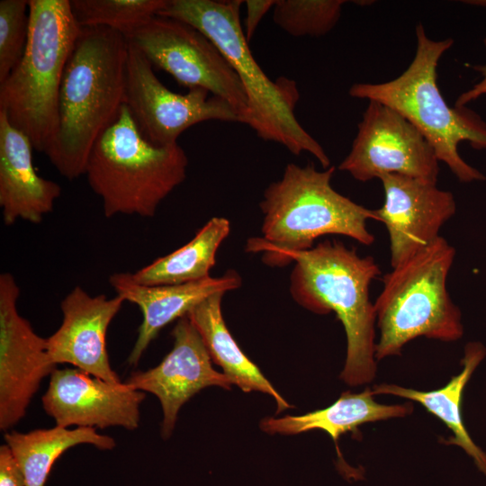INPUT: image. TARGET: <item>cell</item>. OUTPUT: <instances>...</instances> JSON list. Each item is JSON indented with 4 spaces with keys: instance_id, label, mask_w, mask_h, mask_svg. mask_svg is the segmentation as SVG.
Segmentation results:
<instances>
[{
    "instance_id": "cell-1",
    "label": "cell",
    "mask_w": 486,
    "mask_h": 486,
    "mask_svg": "<svg viewBox=\"0 0 486 486\" xmlns=\"http://www.w3.org/2000/svg\"><path fill=\"white\" fill-rule=\"evenodd\" d=\"M128 50L118 31L80 30L60 83L57 130L44 152L68 180L85 175L94 142L125 104Z\"/></svg>"
},
{
    "instance_id": "cell-2",
    "label": "cell",
    "mask_w": 486,
    "mask_h": 486,
    "mask_svg": "<svg viewBox=\"0 0 486 486\" xmlns=\"http://www.w3.org/2000/svg\"><path fill=\"white\" fill-rule=\"evenodd\" d=\"M294 262L290 293L316 314L335 312L346 336V356L341 379L349 385L372 382L376 374L374 303L369 296L381 270L371 256H361L339 240H324L309 250L291 253Z\"/></svg>"
},
{
    "instance_id": "cell-3",
    "label": "cell",
    "mask_w": 486,
    "mask_h": 486,
    "mask_svg": "<svg viewBox=\"0 0 486 486\" xmlns=\"http://www.w3.org/2000/svg\"><path fill=\"white\" fill-rule=\"evenodd\" d=\"M335 166L317 170L312 164L288 163L282 177L265 189L259 207L261 237L250 238L246 251L262 253L265 265L283 267L291 253L309 250L325 235H343L369 246L374 236L369 210L340 194L331 185Z\"/></svg>"
},
{
    "instance_id": "cell-4",
    "label": "cell",
    "mask_w": 486,
    "mask_h": 486,
    "mask_svg": "<svg viewBox=\"0 0 486 486\" xmlns=\"http://www.w3.org/2000/svg\"><path fill=\"white\" fill-rule=\"evenodd\" d=\"M241 0H166L158 14L186 22L205 34L237 73L248 97V126L257 137L285 147L295 156L311 154L324 169L330 160L321 145L300 124L294 113L300 93L294 80H271L255 60L242 29Z\"/></svg>"
},
{
    "instance_id": "cell-5",
    "label": "cell",
    "mask_w": 486,
    "mask_h": 486,
    "mask_svg": "<svg viewBox=\"0 0 486 486\" xmlns=\"http://www.w3.org/2000/svg\"><path fill=\"white\" fill-rule=\"evenodd\" d=\"M416 38L415 56L400 76L385 83L354 84L349 94L381 103L402 115L460 182L485 180L484 175L461 158L458 145L467 141L474 148H486V122L465 107H450L436 83L438 61L454 40H432L421 23L416 26Z\"/></svg>"
},
{
    "instance_id": "cell-6",
    "label": "cell",
    "mask_w": 486,
    "mask_h": 486,
    "mask_svg": "<svg viewBox=\"0 0 486 486\" xmlns=\"http://www.w3.org/2000/svg\"><path fill=\"white\" fill-rule=\"evenodd\" d=\"M187 166V156L178 143L158 146L148 141L124 104L94 142L85 175L102 200L105 217L150 218L184 181Z\"/></svg>"
},
{
    "instance_id": "cell-7",
    "label": "cell",
    "mask_w": 486,
    "mask_h": 486,
    "mask_svg": "<svg viewBox=\"0 0 486 486\" xmlns=\"http://www.w3.org/2000/svg\"><path fill=\"white\" fill-rule=\"evenodd\" d=\"M81 27L70 0H29V36L24 53L0 83V111L45 152L58 125L63 72Z\"/></svg>"
},
{
    "instance_id": "cell-8",
    "label": "cell",
    "mask_w": 486,
    "mask_h": 486,
    "mask_svg": "<svg viewBox=\"0 0 486 486\" xmlns=\"http://www.w3.org/2000/svg\"><path fill=\"white\" fill-rule=\"evenodd\" d=\"M455 249L439 236L383 276L374 302L380 331L375 358L400 355L419 337L452 342L464 335L462 312L446 289Z\"/></svg>"
},
{
    "instance_id": "cell-9",
    "label": "cell",
    "mask_w": 486,
    "mask_h": 486,
    "mask_svg": "<svg viewBox=\"0 0 486 486\" xmlns=\"http://www.w3.org/2000/svg\"><path fill=\"white\" fill-rule=\"evenodd\" d=\"M124 37L153 67L180 85L203 88L228 103L248 125L250 110L242 84L217 46L200 30L179 19L154 14Z\"/></svg>"
},
{
    "instance_id": "cell-10",
    "label": "cell",
    "mask_w": 486,
    "mask_h": 486,
    "mask_svg": "<svg viewBox=\"0 0 486 486\" xmlns=\"http://www.w3.org/2000/svg\"><path fill=\"white\" fill-rule=\"evenodd\" d=\"M125 104L142 135L158 146L177 143L185 130L202 122H240L230 103L203 88H191L184 94L169 90L155 75L151 63L130 44Z\"/></svg>"
},
{
    "instance_id": "cell-11",
    "label": "cell",
    "mask_w": 486,
    "mask_h": 486,
    "mask_svg": "<svg viewBox=\"0 0 486 486\" xmlns=\"http://www.w3.org/2000/svg\"><path fill=\"white\" fill-rule=\"evenodd\" d=\"M438 162L431 145L409 121L393 109L369 101L338 169L361 182L395 174L436 184Z\"/></svg>"
},
{
    "instance_id": "cell-12",
    "label": "cell",
    "mask_w": 486,
    "mask_h": 486,
    "mask_svg": "<svg viewBox=\"0 0 486 486\" xmlns=\"http://www.w3.org/2000/svg\"><path fill=\"white\" fill-rule=\"evenodd\" d=\"M20 288L10 273L0 274V428L6 431L26 414L41 381L56 369L46 338L17 310Z\"/></svg>"
},
{
    "instance_id": "cell-13",
    "label": "cell",
    "mask_w": 486,
    "mask_h": 486,
    "mask_svg": "<svg viewBox=\"0 0 486 486\" xmlns=\"http://www.w3.org/2000/svg\"><path fill=\"white\" fill-rule=\"evenodd\" d=\"M145 393L124 382H109L77 368H56L41 398L56 426L139 427Z\"/></svg>"
},
{
    "instance_id": "cell-14",
    "label": "cell",
    "mask_w": 486,
    "mask_h": 486,
    "mask_svg": "<svg viewBox=\"0 0 486 486\" xmlns=\"http://www.w3.org/2000/svg\"><path fill=\"white\" fill-rule=\"evenodd\" d=\"M384 202L374 210L388 231L391 266L395 267L439 237L442 226L456 211L452 193L436 184L401 175L379 177Z\"/></svg>"
},
{
    "instance_id": "cell-15",
    "label": "cell",
    "mask_w": 486,
    "mask_h": 486,
    "mask_svg": "<svg viewBox=\"0 0 486 486\" xmlns=\"http://www.w3.org/2000/svg\"><path fill=\"white\" fill-rule=\"evenodd\" d=\"M171 335L174 346L160 364L148 371L133 373L125 381L133 389L158 398L164 439L171 436L180 408L194 394L208 386L229 390L232 385L227 375L212 367L209 351L187 316L177 320Z\"/></svg>"
},
{
    "instance_id": "cell-16",
    "label": "cell",
    "mask_w": 486,
    "mask_h": 486,
    "mask_svg": "<svg viewBox=\"0 0 486 486\" xmlns=\"http://www.w3.org/2000/svg\"><path fill=\"white\" fill-rule=\"evenodd\" d=\"M124 302L120 295L91 296L75 286L61 301L60 327L46 338L50 360L56 365L69 364L109 382H121L109 362L106 333Z\"/></svg>"
},
{
    "instance_id": "cell-17",
    "label": "cell",
    "mask_w": 486,
    "mask_h": 486,
    "mask_svg": "<svg viewBox=\"0 0 486 486\" xmlns=\"http://www.w3.org/2000/svg\"><path fill=\"white\" fill-rule=\"evenodd\" d=\"M109 283L117 295L136 304L143 316L136 342L128 357V363L136 365L165 326L186 316L209 296L239 288L242 278L236 271L229 270L220 277L210 276L186 284L142 285L134 281L130 273H115L110 276Z\"/></svg>"
},
{
    "instance_id": "cell-18",
    "label": "cell",
    "mask_w": 486,
    "mask_h": 486,
    "mask_svg": "<svg viewBox=\"0 0 486 486\" xmlns=\"http://www.w3.org/2000/svg\"><path fill=\"white\" fill-rule=\"evenodd\" d=\"M30 139L0 111V207L3 221L40 223L52 212L61 187L39 176L33 166Z\"/></svg>"
},
{
    "instance_id": "cell-19",
    "label": "cell",
    "mask_w": 486,
    "mask_h": 486,
    "mask_svg": "<svg viewBox=\"0 0 486 486\" xmlns=\"http://www.w3.org/2000/svg\"><path fill=\"white\" fill-rule=\"evenodd\" d=\"M485 356L486 347L482 343H467L461 362V372L438 390L423 392L388 383L374 385L372 390L374 395L389 394L421 404L452 431L453 436L445 440L444 444L461 447L486 477V452L478 446L469 435L463 421L461 409L464 388Z\"/></svg>"
},
{
    "instance_id": "cell-20",
    "label": "cell",
    "mask_w": 486,
    "mask_h": 486,
    "mask_svg": "<svg viewBox=\"0 0 486 486\" xmlns=\"http://www.w3.org/2000/svg\"><path fill=\"white\" fill-rule=\"evenodd\" d=\"M373 390L362 392H346L330 406L301 416L266 418L260 428L270 434L294 435L314 429L328 433L338 445L342 434L356 432L368 422L403 418L413 411L412 402L386 405L374 400Z\"/></svg>"
},
{
    "instance_id": "cell-21",
    "label": "cell",
    "mask_w": 486,
    "mask_h": 486,
    "mask_svg": "<svg viewBox=\"0 0 486 486\" xmlns=\"http://www.w3.org/2000/svg\"><path fill=\"white\" fill-rule=\"evenodd\" d=\"M224 292L214 293L194 307L186 315L201 335L212 360L222 367L232 384L243 392H261L272 396L279 413L292 406L238 346L228 329L221 312Z\"/></svg>"
},
{
    "instance_id": "cell-22",
    "label": "cell",
    "mask_w": 486,
    "mask_h": 486,
    "mask_svg": "<svg viewBox=\"0 0 486 486\" xmlns=\"http://www.w3.org/2000/svg\"><path fill=\"white\" fill-rule=\"evenodd\" d=\"M4 440L26 486H45L57 459L75 446L89 444L102 450H111L116 445L112 437L97 433L94 428L83 427L68 429L56 426L27 433L5 432Z\"/></svg>"
},
{
    "instance_id": "cell-23",
    "label": "cell",
    "mask_w": 486,
    "mask_h": 486,
    "mask_svg": "<svg viewBox=\"0 0 486 486\" xmlns=\"http://www.w3.org/2000/svg\"><path fill=\"white\" fill-rule=\"evenodd\" d=\"M230 232V220H209L187 244L131 274L142 285L181 284L210 277L218 248Z\"/></svg>"
},
{
    "instance_id": "cell-24",
    "label": "cell",
    "mask_w": 486,
    "mask_h": 486,
    "mask_svg": "<svg viewBox=\"0 0 486 486\" xmlns=\"http://www.w3.org/2000/svg\"><path fill=\"white\" fill-rule=\"evenodd\" d=\"M166 0H70L81 27L104 26L125 35L138 24L158 14Z\"/></svg>"
},
{
    "instance_id": "cell-25",
    "label": "cell",
    "mask_w": 486,
    "mask_h": 486,
    "mask_svg": "<svg viewBox=\"0 0 486 486\" xmlns=\"http://www.w3.org/2000/svg\"><path fill=\"white\" fill-rule=\"evenodd\" d=\"M344 0H275L274 23L293 37H320L338 23Z\"/></svg>"
},
{
    "instance_id": "cell-26",
    "label": "cell",
    "mask_w": 486,
    "mask_h": 486,
    "mask_svg": "<svg viewBox=\"0 0 486 486\" xmlns=\"http://www.w3.org/2000/svg\"><path fill=\"white\" fill-rule=\"evenodd\" d=\"M29 36V0L0 1V83L21 60Z\"/></svg>"
},
{
    "instance_id": "cell-27",
    "label": "cell",
    "mask_w": 486,
    "mask_h": 486,
    "mask_svg": "<svg viewBox=\"0 0 486 486\" xmlns=\"http://www.w3.org/2000/svg\"><path fill=\"white\" fill-rule=\"evenodd\" d=\"M0 486H26L23 475L6 444L0 446Z\"/></svg>"
},
{
    "instance_id": "cell-28",
    "label": "cell",
    "mask_w": 486,
    "mask_h": 486,
    "mask_svg": "<svg viewBox=\"0 0 486 486\" xmlns=\"http://www.w3.org/2000/svg\"><path fill=\"white\" fill-rule=\"evenodd\" d=\"M247 7V15L245 19V37L249 41L255 34L256 28L267 14L274 7V0H248L245 1Z\"/></svg>"
},
{
    "instance_id": "cell-29",
    "label": "cell",
    "mask_w": 486,
    "mask_h": 486,
    "mask_svg": "<svg viewBox=\"0 0 486 486\" xmlns=\"http://www.w3.org/2000/svg\"><path fill=\"white\" fill-rule=\"evenodd\" d=\"M483 42L486 47V37L484 38ZM473 68L482 74V79L471 89L459 95L455 102V107H464L466 104L486 94V64L476 66Z\"/></svg>"
}]
</instances>
